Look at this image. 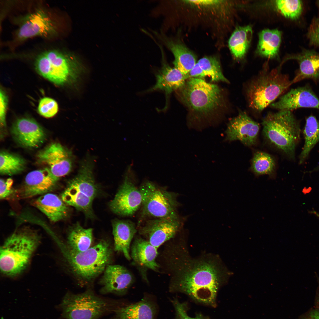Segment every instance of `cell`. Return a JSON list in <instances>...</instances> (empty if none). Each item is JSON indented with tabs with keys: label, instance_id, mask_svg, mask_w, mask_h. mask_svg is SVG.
I'll list each match as a JSON object with an SVG mask.
<instances>
[{
	"label": "cell",
	"instance_id": "1",
	"mask_svg": "<svg viewBox=\"0 0 319 319\" xmlns=\"http://www.w3.org/2000/svg\"><path fill=\"white\" fill-rule=\"evenodd\" d=\"M160 272L169 277V291L184 293L196 302L216 306L219 288L232 273L217 255L193 258L184 241L172 239L166 242L157 259Z\"/></svg>",
	"mask_w": 319,
	"mask_h": 319
},
{
	"label": "cell",
	"instance_id": "2",
	"mask_svg": "<svg viewBox=\"0 0 319 319\" xmlns=\"http://www.w3.org/2000/svg\"><path fill=\"white\" fill-rule=\"evenodd\" d=\"M262 134L269 145L291 160L295 159V151L300 139L299 121L291 111L269 112L263 118Z\"/></svg>",
	"mask_w": 319,
	"mask_h": 319
},
{
	"label": "cell",
	"instance_id": "3",
	"mask_svg": "<svg viewBox=\"0 0 319 319\" xmlns=\"http://www.w3.org/2000/svg\"><path fill=\"white\" fill-rule=\"evenodd\" d=\"M61 251L71 273L83 284H89L110 264L113 250L109 242L102 240L82 252L74 251L61 243Z\"/></svg>",
	"mask_w": 319,
	"mask_h": 319
},
{
	"label": "cell",
	"instance_id": "4",
	"mask_svg": "<svg viewBox=\"0 0 319 319\" xmlns=\"http://www.w3.org/2000/svg\"><path fill=\"white\" fill-rule=\"evenodd\" d=\"M293 84L288 75L279 69L264 68L247 84L245 89L248 107L259 114L283 95Z\"/></svg>",
	"mask_w": 319,
	"mask_h": 319
},
{
	"label": "cell",
	"instance_id": "5",
	"mask_svg": "<svg viewBox=\"0 0 319 319\" xmlns=\"http://www.w3.org/2000/svg\"><path fill=\"white\" fill-rule=\"evenodd\" d=\"M35 66L41 75L58 85L75 83L83 70L82 64L75 55L55 49L39 54Z\"/></svg>",
	"mask_w": 319,
	"mask_h": 319
},
{
	"label": "cell",
	"instance_id": "6",
	"mask_svg": "<svg viewBox=\"0 0 319 319\" xmlns=\"http://www.w3.org/2000/svg\"><path fill=\"white\" fill-rule=\"evenodd\" d=\"M187 79L178 90L180 100L189 109L198 113L208 114L222 106L223 96L218 85L201 78Z\"/></svg>",
	"mask_w": 319,
	"mask_h": 319
},
{
	"label": "cell",
	"instance_id": "7",
	"mask_svg": "<svg viewBox=\"0 0 319 319\" xmlns=\"http://www.w3.org/2000/svg\"><path fill=\"white\" fill-rule=\"evenodd\" d=\"M98 193L93 174L92 165L87 161L82 163L77 174L68 182L61 195L67 205L92 216V203Z\"/></svg>",
	"mask_w": 319,
	"mask_h": 319
},
{
	"label": "cell",
	"instance_id": "8",
	"mask_svg": "<svg viewBox=\"0 0 319 319\" xmlns=\"http://www.w3.org/2000/svg\"><path fill=\"white\" fill-rule=\"evenodd\" d=\"M139 189L142 198L141 213L144 216L153 219L180 218L177 194L148 180L144 182Z\"/></svg>",
	"mask_w": 319,
	"mask_h": 319
},
{
	"label": "cell",
	"instance_id": "9",
	"mask_svg": "<svg viewBox=\"0 0 319 319\" xmlns=\"http://www.w3.org/2000/svg\"><path fill=\"white\" fill-rule=\"evenodd\" d=\"M60 306L65 319H98L110 310H115L90 290L78 294L67 293Z\"/></svg>",
	"mask_w": 319,
	"mask_h": 319
},
{
	"label": "cell",
	"instance_id": "10",
	"mask_svg": "<svg viewBox=\"0 0 319 319\" xmlns=\"http://www.w3.org/2000/svg\"><path fill=\"white\" fill-rule=\"evenodd\" d=\"M17 33L19 40H23L36 36L49 37L57 32L56 23L45 10L38 9L25 16Z\"/></svg>",
	"mask_w": 319,
	"mask_h": 319
},
{
	"label": "cell",
	"instance_id": "11",
	"mask_svg": "<svg viewBox=\"0 0 319 319\" xmlns=\"http://www.w3.org/2000/svg\"><path fill=\"white\" fill-rule=\"evenodd\" d=\"M182 226L180 219H149L139 229L141 235L157 248L175 238Z\"/></svg>",
	"mask_w": 319,
	"mask_h": 319
},
{
	"label": "cell",
	"instance_id": "12",
	"mask_svg": "<svg viewBox=\"0 0 319 319\" xmlns=\"http://www.w3.org/2000/svg\"><path fill=\"white\" fill-rule=\"evenodd\" d=\"M142 201L139 189L131 180L130 175H128L114 198L110 202L109 206L111 210L117 214L130 216L139 209Z\"/></svg>",
	"mask_w": 319,
	"mask_h": 319
},
{
	"label": "cell",
	"instance_id": "13",
	"mask_svg": "<svg viewBox=\"0 0 319 319\" xmlns=\"http://www.w3.org/2000/svg\"><path fill=\"white\" fill-rule=\"evenodd\" d=\"M37 157L38 162L47 165L52 174L59 179L71 170V153L59 143H51L39 151Z\"/></svg>",
	"mask_w": 319,
	"mask_h": 319
},
{
	"label": "cell",
	"instance_id": "14",
	"mask_svg": "<svg viewBox=\"0 0 319 319\" xmlns=\"http://www.w3.org/2000/svg\"><path fill=\"white\" fill-rule=\"evenodd\" d=\"M260 128L259 123L245 112L240 111L228 123L226 139L229 141L238 140L246 146L253 147L257 143Z\"/></svg>",
	"mask_w": 319,
	"mask_h": 319
},
{
	"label": "cell",
	"instance_id": "15",
	"mask_svg": "<svg viewBox=\"0 0 319 319\" xmlns=\"http://www.w3.org/2000/svg\"><path fill=\"white\" fill-rule=\"evenodd\" d=\"M157 248L147 240L141 237H136L131 247L130 256L132 264L138 270L142 278L148 282L147 272L148 269L160 272L157 259Z\"/></svg>",
	"mask_w": 319,
	"mask_h": 319
},
{
	"label": "cell",
	"instance_id": "16",
	"mask_svg": "<svg viewBox=\"0 0 319 319\" xmlns=\"http://www.w3.org/2000/svg\"><path fill=\"white\" fill-rule=\"evenodd\" d=\"M59 179L47 167L32 171L25 177L19 196L27 198L49 193L56 188Z\"/></svg>",
	"mask_w": 319,
	"mask_h": 319
},
{
	"label": "cell",
	"instance_id": "17",
	"mask_svg": "<svg viewBox=\"0 0 319 319\" xmlns=\"http://www.w3.org/2000/svg\"><path fill=\"white\" fill-rule=\"evenodd\" d=\"M279 110L292 111L300 108L319 110V99L309 85L292 89L270 105Z\"/></svg>",
	"mask_w": 319,
	"mask_h": 319
},
{
	"label": "cell",
	"instance_id": "18",
	"mask_svg": "<svg viewBox=\"0 0 319 319\" xmlns=\"http://www.w3.org/2000/svg\"><path fill=\"white\" fill-rule=\"evenodd\" d=\"M15 140L21 146L28 148H38L44 142L45 133L33 119L27 118L17 119L11 129Z\"/></svg>",
	"mask_w": 319,
	"mask_h": 319
},
{
	"label": "cell",
	"instance_id": "19",
	"mask_svg": "<svg viewBox=\"0 0 319 319\" xmlns=\"http://www.w3.org/2000/svg\"><path fill=\"white\" fill-rule=\"evenodd\" d=\"M100 281L102 294H125L134 281L132 273L125 267L117 265H108Z\"/></svg>",
	"mask_w": 319,
	"mask_h": 319
},
{
	"label": "cell",
	"instance_id": "20",
	"mask_svg": "<svg viewBox=\"0 0 319 319\" xmlns=\"http://www.w3.org/2000/svg\"><path fill=\"white\" fill-rule=\"evenodd\" d=\"M163 54L162 66L156 74V84L149 91L160 90L168 95L182 87L187 79L185 76L178 69L171 67L167 64Z\"/></svg>",
	"mask_w": 319,
	"mask_h": 319
},
{
	"label": "cell",
	"instance_id": "21",
	"mask_svg": "<svg viewBox=\"0 0 319 319\" xmlns=\"http://www.w3.org/2000/svg\"><path fill=\"white\" fill-rule=\"evenodd\" d=\"M32 204L54 223L64 220L68 215L67 204L61 198L53 193L40 196L33 201Z\"/></svg>",
	"mask_w": 319,
	"mask_h": 319
},
{
	"label": "cell",
	"instance_id": "22",
	"mask_svg": "<svg viewBox=\"0 0 319 319\" xmlns=\"http://www.w3.org/2000/svg\"><path fill=\"white\" fill-rule=\"evenodd\" d=\"M114 250L122 253L128 260H131L130 250L132 240L137 230L130 220L116 219L112 223Z\"/></svg>",
	"mask_w": 319,
	"mask_h": 319
},
{
	"label": "cell",
	"instance_id": "23",
	"mask_svg": "<svg viewBox=\"0 0 319 319\" xmlns=\"http://www.w3.org/2000/svg\"><path fill=\"white\" fill-rule=\"evenodd\" d=\"M299 68L292 80L293 84L306 79L319 81V53L312 50H305L293 56Z\"/></svg>",
	"mask_w": 319,
	"mask_h": 319
},
{
	"label": "cell",
	"instance_id": "24",
	"mask_svg": "<svg viewBox=\"0 0 319 319\" xmlns=\"http://www.w3.org/2000/svg\"><path fill=\"white\" fill-rule=\"evenodd\" d=\"M114 319H155L157 307L147 297L136 303L115 309Z\"/></svg>",
	"mask_w": 319,
	"mask_h": 319
},
{
	"label": "cell",
	"instance_id": "25",
	"mask_svg": "<svg viewBox=\"0 0 319 319\" xmlns=\"http://www.w3.org/2000/svg\"><path fill=\"white\" fill-rule=\"evenodd\" d=\"M159 36L173 54L174 67L186 77L197 63L194 55L181 43L163 35H159Z\"/></svg>",
	"mask_w": 319,
	"mask_h": 319
},
{
	"label": "cell",
	"instance_id": "26",
	"mask_svg": "<svg viewBox=\"0 0 319 319\" xmlns=\"http://www.w3.org/2000/svg\"><path fill=\"white\" fill-rule=\"evenodd\" d=\"M258 35V54L267 58L276 57L281 41V32L277 29H266L260 32Z\"/></svg>",
	"mask_w": 319,
	"mask_h": 319
},
{
	"label": "cell",
	"instance_id": "27",
	"mask_svg": "<svg viewBox=\"0 0 319 319\" xmlns=\"http://www.w3.org/2000/svg\"><path fill=\"white\" fill-rule=\"evenodd\" d=\"M253 30L249 25L237 27L228 41L229 48L233 56L241 59L245 55L251 42Z\"/></svg>",
	"mask_w": 319,
	"mask_h": 319
},
{
	"label": "cell",
	"instance_id": "28",
	"mask_svg": "<svg viewBox=\"0 0 319 319\" xmlns=\"http://www.w3.org/2000/svg\"><path fill=\"white\" fill-rule=\"evenodd\" d=\"M92 240V229L84 228L77 222L69 229L66 244L71 249L82 252L91 247Z\"/></svg>",
	"mask_w": 319,
	"mask_h": 319
},
{
	"label": "cell",
	"instance_id": "29",
	"mask_svg": "<svg viewBox=\"0 0 319 319\" xmlns=\"http://www.w3.org/2000/svg\"><path fill=\"white\" fill-rule=\"evenodd\" d=\"M303 134L304 143L298 157L300 165L304 163L312 149L319 142V120L315 117L311 115L306 119Z\"/></svg>",
	"mask_w": 319,
	"mask_h": 319
},
{
	"label": "cell",
	"instance_id": "30",
	"mask_svg": "<svg viewBox=\"0 0 319 319\" xmlns=\"http://www.w3.org/2000/svg\"><path fill=\"white\" fill-rule=\"evenodd\" d=\"M276 169V161L272 155L261 151L254 153L250 170L255 176L268 175L270 178H274Z\"/></svg>",
	"mask_w": 319,
	"mask_h": 319
},
{
	"label": "cell",
	"instance_id": "31",
	"mask_svg": "<svg viewBox=\"0 0 319 319\" xmlns=\"http://www.w3.org/2000/svg\"><path fill=\"white\" fill-rule=\"evenodd\" d=\"M25 160L20 157L2 151L0 153V173L2 175H12L19 174L25 168Z\"/></svg>",
	"mask_w": 319,
	"mask_h": 319
},
{
	"label": "cell",
	"instance_id": "32",
	"mask_svg": "<svg viewBox=\"0 0 319 319\" xmlns=\"http://www.w3.org/2000/svg\"><path fill=\"white\" fill-rule=\"evenodd\" d=\"M197 63L201 69L200 78L209 76L212 81L229 82L223 74L219 62L216 58L204 57L200 59Z\"/></svg>",
	"mask_w": 319,
	"mask_h": 319
},
{
	"label": "cell",
	"instance_id": "33",
	"mask_svg": "<svg viewBox=\"0 0 319 319\" xmlns=\"http://www.w3.org/2000/svg\"><path fill=\"white\" fill-rule=\"evenodd\" d=\"M275 5L284 17L292 20L299 19L303 10V4L301 0H276Z\"/></svg>",
	"mask_w": 319,
	"mask_h": 319
},
{
	"label": "cell",
	"instance_id": "34",
	"mask_svg": "<svg viewBox=\"0 0 319 319\" xmlns=\"http://www.w3.org/2000/svg\"><path fill=\"white\" fill-rule=\"evenodd\" d=\"M58 110L57 102L53 99L44 97L40 100L38 107V111L42 116L47 118L55 115Z\"/></svg>",
	"mask_w": 319,
	"mask_h": 319
},
{
	"label": "cell",
	"instance_id": "35",
	"mask_svg": "<svg viewBox=\"0 0 319 319\" xmlns=\"http://www.w3.org/2000/svg\"><path fill=\"white\" fill-rule=\"evenodd\" d=\"M171 301L175 312V319H210L208 317L199 314H197L194 317H191L187 313V306L185 303L180 302L175 298Z\"/></svg>",
	"mask_w": 319,
	"mask_h": 319
},
{
	"label": "cell",
	"instance_id": "36",
	"mask_svg": "<svg viewBox=\"0 0 319 319\" xmlns=\"http://www.w3.org/2000/svg\"><path fill=\"white\" fill-rule=\"evenodd\" d=\"M13 180L9 178L6 180L1 179L0 180V198L3 199L7 198L14 192L12 187Z\"/></svg>",
	"mask_w": 319,
	"mask_h": 319
},
{
	"label": "cell",
	"instance_id": "37",
	"mask_svg": "<svg viewBox=\"0 0 319 319\" xmlns=\"http://www.w3.org/2000/svg\"><path fill=\"white\" fill-rule=\"evenodd\" d=\"M308 36L310 43L319 46V19H315L310 26Z\"/></svg>",
	"mask_w": 319,
	"mask_h": 319
},
{
	"label": "cell",
	"instance_id": "38",
	"mask_svg": "<svg viewBox=\"0 0 319 319\" xmlns=\"http://www.w3.org/2000/svg\"><path fill=\"white\" fill-rule=\"evenodd\" d=\"M8 97L5 92L1 89L0 92V122L1 126H6V114L8 103Z\"/></svg>",
	"mask_w": 319,
	"mask_h": 319
},
{
	"label": "cell",
	"instance_id": "39",
	"mask_svg": "<svg viewBox=\"0 0 319 319\" xmlns=\"http://www.w3.org/2000/svg\"><path fill=\"white\" fill-rule=\"evenodd\" d=\"M299 319H319V312L311 308L299 317Z\"/></svg>",
	"mask_w": 319,
	"mask_h": 319
},
{
	"label": "cell",
	"instance_id": "40",
	"mask_svg": "<svg viewBox=\"0 0 319 319\" xmlns=\"http://www.w3.org/2000/svg\"><path fill=\"white\" fill-rule=\"evenodd\" d=\"M186 2L200 5H211L218 4L221 1L219 0H185Z\"/></svg>",
	"mask_w": 319,
	"mask_h": 319
},
{
	"label": "cell",
	"instance_id": "41",
	"mask_svg": "<svg viewBox=\"0 0 319 319\" xmlns=\"http://www.w3.org/2000/svg\"><path fill=\"white\" fill-rule=\"evenodd\" d=\"M313 308L319 312V285L317 289L315 297Z\"/></svg>",
	"mask_w": 319,
	"mask_h": 319
},
{
	"label": "cell",
	"instance_id": "42",
	"mask_svg": "<svg viewBox=\"0 0 319 319\" xmlns=\"http://www.w3.org/2000/svg\"><path fill=\"white\" fill-rule=\"evenodd\" d=\"M317 5L319 8V0L317 2ZM319 19V17L318 18Z\"/></svg>",
	"mask_w": 319,
	"mask_h": 319
}]
</instances>
